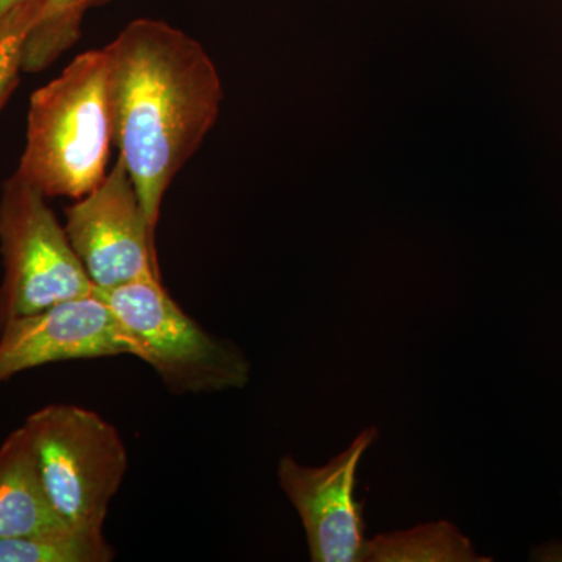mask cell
<instances>
[{
    "label": "cell",
    "instance_id": "1",
    "mask_svg": "<svg viewBox=\"0 0 562 562\" xmlns=\"http://www.w3.org/2000/svg\"><path fill=\"white\" fill-rule=\"evenodd\" d=\"M103 49L114 144L155 236L169 184L220 116V72L199 41L149 18L125 25Z\"/></svg>",
    "mask_w": 562,
    "mask_h": 562
},
{
    "label": "cell",
    "instance_id": "2",
    "mask_svg": "<svg viewBox=\"0 0 562 562\" xmlns=\"http://www.w3.org/2000/svg\"><path fill=\"white\" fill-rule=\"evenodd\" d=\"M113 143L106 52L88 50L33 92L16 172L47 198L81 199L105 179Z\"/></svg>",
    "mask_w": 562,
    "mask_h": 562
},
{
    "label": "cell",
    "instance_id": "3",
    "mask_svg": "<svg viewBox=\"0 0 562 562\" xmlns=\"http://www.w3.org/2000/svg\"><path fill=\"white\" fill-rule=\"evenodd\" d=\"M94 292L116 317L128 355L149 364L172 394H213L249 383L246 355L203 330L172 301L160 277Z\"/></svg>",
    "mask_w": 562,
    "mask_h": 562
},
{
    "label": "cell",
    "instance_id": "4",
    "mask_svg": "<svg viewBox=\"0 0 562 562\" xmlns=\"http://www.w3.org/2000/svg\"><path fill=\"white\" fill-rule=\"evenodd\" d=\"M24 427L55 513L76 530L102 531L127 472L120 432L98 413L77 405L44 406Z\"/></svg>",
    "mask_w": 562,
    "mask_h": 562
},
{
    "label": "cell",
    "instance_id": "5",
    "mask_svg": "<svg viewBox=\"0 0 562 562\" xmlns=\"http://www.w3.org/2000/svg\"><path fill=\"white\" fill-rule=\"evenodd\" d=\"M38 188L14 172L0 192V327L14 317L94 292L90 277L70 246Z\"/></svg>",
    "mask_w": 562,
    "mask_h": 562
},
{
    "label": "cell",
    "instance_id": "6",
    "mask_svg": "<svg viewBox=\"0 0 562 562\" xmlns=\"http://www.w3.org/2000/svg\"><path fill=\"white\" fill-rule=\"evenodd\" d=\"M65 231L94 290L160 277L155 236L121 157L94 190L66 210Z\"/></svg>",
    "mask_w": 562,
    "mask_h": 562
},
{
    "label": "cell",
    "instance_id": "7",
    "mask_svg": "<svg viewBox=\"0 0 562 562\" xmlns=\"http://www.w3.org/2000/svg\"><path fill=\"white\" fill-rule=\"evenodd\" d=\"M379 438L375 427L361 431L355 441L321 468H308L292 457L279 462V483L301 516L314 562L364 560L362 503L355 501L361 458Z\"/></svg>",
    "mask_w": 562,
    "mask_h": 562
},
{
    "label": "cell",
    "instance_id": "8",
    "mask_svg": "<svg viewBox=\"0 0 562 562\" xmlns=\"http://www.w3.org/2000/svg\"><path fill=\"white\" fill-rule=\"evenodd\" d=\"M128 355L120 325L95 292L0 327V383L50 362Z\"/></svg>",
    "mask_w": 562,
    "mask_h": 562
},
{
    "label": "cell",
    "instance_id": "9",
    "mask_svg": "<svg viewBox=\"0 0 562 562\" xmlns=\"http://www.w3.org/2000/svg\"><path fill=\"white\" fill-rule=\"evenodd\" d=\"M68 527L47 497L27 428L0 446V541Z\"/></svg>",
    "mask_w": 562,
    "mask_h": 562
},
{
    "label": "cell",
    "instance_id": "10",
    "mask_svg": "<svg viewBox=\"0 0 562 562\" xmlns=\"http://www.w3.org/2000/svg\"><path fill=\"white\" fill-rule=\"evenodd\" d=\"M369 562H486L457 525L438 520L409 530L383 532L366 542Z\"/></svg>",
    "mask_w": 562,
    "mask_h": 562
},
{
    "label": "cell",
    "instance_id": "11",
    "mask_svg": "<svg viewBox=\"0 0 562 562\" xmlns=\"http://www.w3.org/2000/svg\"><path fill=\"white\" fill-rule=\"evenodd\" d=\"M114 549L102 531L61 527L0 541V562H110Z\"/></svg>",
    "mask_w": 562,
    "mask_h": 562
},
{
    "label": "cell",
    "instance_id": "12",
    "mask_svg": "<svg viewBox=\"0 0 562 562\" xmlns=\"http://www.w3.org/2000/svg\"><path fill=\"white\" fill-rule=\"evenodd\" d=\"M110 0H47L22 46V70L41 72L80 38L85 14Z\"/></svg>",
    "mask_w": 562,
    "mask_h": 562
},
{
    "label": "cell",
    "instance_id": "13",
    "mask_svg": "<svg viewBox=\"0 0 562 562\" xmlns=\"http://www.w3.org/2000/svg\"><path fill=\"white\" fill-rule=\"evenodd\" d=\"M27 31H16L0 36V110L20 83L22 46Z\"/></svg>",
    "mask_w": 562,
    "mask_h": 562
},
{
    "label": "cell",
    "instance_id": "14",
    "mask_svg": "<svg viewBox=\"0 0 562 562\" xmlns=\"http://www.w3.org/2000/svg\"><path fill=\"white\" fill-rule=\"evenodd\" d=\"M47 0H0V36L31 31Z\"/></svg>",
    "mask_w": 562,
    "mask_h": 562
}]
</instances>
